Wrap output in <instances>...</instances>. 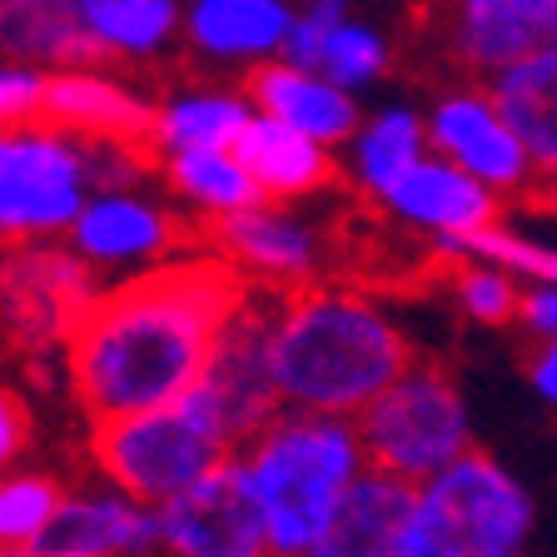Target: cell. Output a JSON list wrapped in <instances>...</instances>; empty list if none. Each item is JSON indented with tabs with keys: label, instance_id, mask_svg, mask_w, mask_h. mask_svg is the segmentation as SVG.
Segmentation results:
<instances>
[{
	"label": "cell",
	"instance_id": "1",
	"mask_svg": "<svg viewBox=\"0 0 557 557\" xmlns=\"http://www.w3.org/2000/svg\"><path fill=\"white\" fill-rule=\"evenodd\" d=\"M244 299L249 289L224 259H170L104 289L65 344L70 388L90 423L195 394Z\"/></svg>",
	"mask_w": 557,
	"mask_h": 557
},
{
	"label": "cell",
	"instance_id": "8",
	"mask_svg": "<svg viewBox=\"0 0 557 557\" xmlns=\"http://www.w3.org/2000/svg\"><path fill=\"white\" fill-rule=\"evenodd\" d=\"M100 269L70 249V239L5 244L0 255V329L21 348H65L75 324L85 319L100 284Z\"/></svg>",
	"mask_w": 557,
	"mask_h": 557
},
{
	"label": "cell",
	"instance_id": "16",
	"mask_svg": "<svg viewBox=\"0 0 557 557\" xmlns=\"http://www.w3.org/2000/svg\"><path fill=\"white\" fill-rule=\"evenodd\" d=\"M160 553V508L115 483L65 493L46 557H150Z\"/></svg>",
	"mask_w": 557,
	"mask_h": 557
},
{
	"label": "cell",
	"instance_id": "17",
	"mask_svg": "<svg viewBox=\"0 0 557 557\" xmlns=\"http://www.w3.org/2000/svg\"><path fill=\"white\" fill-rule=\"evenodd\" d=\"M249 100H255L259 115L299 129V135L319 139V145H329V150L348 145L363 125L359 95L344 90V85H334L329 75H319V70L294 65V60L255 65V75H249Z\"/></svg>",
	"mask_w": 557,
	"mask_h": 557
},
{
	"label": "cell",
	"instance_id": "19",
	"mask_svg": "<svg viewBox=\"0 0 557 557\" xmlns=\"http://www.w3.org/2000/svg\"><path fill=\"white\" fill-rule=\"evenodd\" d=\"M294 21L289 0H185V40L220 65L284 60Z\"/></svg>",
	"mask_w": 557,
	"mask_h": 557
},
{
	"label": "cell",
	"instance_id": "10",
	"mask_svg": "<svg viewBox=\"0 0 557 557\" xmlns=\"http://www.w3.org/2000/svg\"><path fill=\"white\" fill-rule=\"evenodd\" d=\"M274 289H249V299L234 309V319L224 324L220 344L209 354V369L199 379V394L220 408L230 438L249 443L274 413H284L274 379Z\"/></svg>",
	"mask_w": 557,
	"mask_h": 557
},
{
	"label": "cell",
	"instance_id": "29",
	"mask_svg": "<svg viewBox=\"0 0 557 557\" xmlns=\"http://www.w3.org/2000/svg\"><path fill=\"white\" fill-rule=\"evenodd\" d=\"M448 294L458 304V313L483 329L518 324L522 278L493 264V259H448Z\"/></svg>",
	"mask_w": 557,
	"mask_h": 557
},
{
	"label": "cell",
	"instance_id": "2",
	"mask_svg": "<svg viewBox=\"0 0 557 557\" xmlns=\"http://www.w3.org/2000/svg\"><path fill=\"white\" fill-rule=\"evenodd\" d=\"M408 363V334L369 294L324 284L278 294L274 379L284 408L359 418Z\"/></svg>",
	"mask_w": 557,
	"mask_h": 557
},
{
	"label": "cell",
	"instance_id": "35",
	"mask_svg": "<svg viewBox=\"0 0 557 557\" xmlns=\"http://www.w3.org/2000/svg\"><path fill=\"white\" fill-rule=\"evenodd\" d=\"M25 448H30V413L15 388H0V473H11Z\"/></svg>",
	"mask_w": 557,
	"mask_h": 557
},
{
	"label": "cell",
	"instance_id": "37",
	"mask_svg": "<svg viewBox=\"0 0 557 557\" xmlns=\"http://www.w3.org/2000/svg\"><path fill=\"white\" fill-rule=\"evenodd\" d=\"M537 205H543V214H553L557 220V174H543V185H537Z\"/></svg>",
	"mask_w": 557,
	"mask_h": 557
},
{
	"label": "cell",
	"instance_id": "25",
	"mask_svg": "<svg viewBox=\"0 0 557 557\" xmlns=\"http://www.w3.org/2000/svg\"><path fill=\"white\" fill-rule=\"evenodd\" d=\"M81 21L104 60H154L185 30L180 0H81Z\"/></svg>",
	"mask_w": 557,
	"mask_h": 557
},
{
	"label": "cell",
	"instance_id": "5",
	"mask_svg": "<svg viewBox=\"0 0 557 557\" xmlns=\"http://www.w3.org/2000/svg\"><path fill=\"white\" fill-rule=\"evenodd\" d=\"M239 453L220 408L205 394H185L164 408L125 413L90 429V458L104 483L135 493L139 503L164 508L170 498L189 493L199 478L224 468Z\"/></svg>",
	"mask_w": 557,
	"mask_h": 557
},
{
	"label": "cell",
	"instance_id": "24",
	"mask_svg": "<svg viewBox=\"0 0 557 557\" xmlns=\"http://www.w3.org/2000/svg\"><path fill=\"white\" fill-rule=\"evenodd\" d=\"M249 90H180L154 104V154H195V150H234L239 135L255 120Z\"/></svg>",
	"mask_w": 557,
	"mask_h": 557
},
{
	"label": "cell",
	"instance_id": "34",
	"mask_svg": "<svg viewBox=\"0 0 557 557\" xmlns=\"http://www.w3.org/2000/svg\"><path fill=\"white\" fill-rule=\"evenodd\" d=\"M518 329L533 338V344L557 338V284H522Z\"/></svg>",
	"mask_w": 557,
	"mask_h": 557
},
{
	"label": "cell",
	"instance_id": "36",
	"mask_svg": "<svg viewBox=\"0 0 557 557\" xmlns=\"http://www.w3.org/2000/svg\"><path fill=\"white\" fill-rule=\"evenodd\" d=\"M528 383H533V394L557 413V338H547V344L533 348V359H528Z\"/></svg>",
	"mask_w": 557,
	"mask_h": 557
},
{
	"label": "cell",
	"instance_id": "3",
	"mask_svg": "<svg viewBox=\"0 0 557 557\" xmlns=\"http://www.w3.org/2000/svg\"><path fill=\"white\" fill-rule=\"evenodd\" d=\"M244 483L264 512L269 557H304L319 533L338 518L344 498L369 473L359 423L354 418L284 408L244 443Z\"/></svg>",
	"mask_w": 557,
	"mask_h": 557
},
{
	"label": "cell",
	"instance_id": "26",
	"mask_svg": "<svg viewBox=\"0 0 557 557\" xmlns=\"http://www.w3.org/2000/svg\"><path fill=\"white\" fill-rule=\"evenodd\" d=\"M487 85L503 100L518 135L528 139L537 170L557 174V46L508 65L498 81H487Z\"/></svg>",
	"mask_w": 557,
	"mask_h": 557
},
{
	"label": "cell",
	"instance_id": "11",
	"mask_svg": "<svg viewBox=\"0 0 557 557\" xmlns=\"http://www.w3.org/2000/svg\"><path fill=\"white\" fill-rule=\"evenodd\" d=\"M164 557H269L264 512L244 483L239 458L199 478L189 493L160 508Z\"/></svg>",
	"mask_w": 557,
	"mask_h": 557
},
{
	"label": "cell",
	"instance_id": "15",
	"mask_svg": "<svg viewBox=\"0 0 557 557\" xmlns=\"http://www.w3.org/2000/svg\"><path fill=\"white\" fill-rule=\"evenodd\" d=\"M379 205L413 234H429L433 244H448V239H468V234L493 230L503 199L483 180H473L468 170H458L453 160L429 150Z\"/></svg>",
	"mask_w": 557,
	"mask_h": 557
},
{
	"label": "cell",
	"instance_id": "38",
	"mask_svg": "<svg viewBox=\"0 0 557 557\" xmlns=\"http://www.w3.org/2000/svg\"><path fill=\"white\" fill-rule=\"evenodd\" d=\"M0 557H46L40 547H0Z\"/></svg>",
	"mask_w": 557,
	"mask_h": 557
},
{
	"label": "cell",
	"instance_id": "21",
	"mask_svg": "<svg viewBox=\"0 0 557 557\" xmlns=\"http://www.w3.org/2000/svg\"><path fill=\"white\" fill-rule=\"evenodd\" d=\"M234 154L244 160V170L255 174L259 195L269 205H294V199H309L319 189L334 185V150L319 145V139L299 135V129L278 125L269 115H255L249 129L239 135Z\"/></svg>",
	"mask_w": 557,
	"mask_h": 557
},
{
	"label": "cell",
	"instance_id": "32",
	"mask_svg": "<svg viewBox=\"0 0 557 557\" xmlns=\"http://www.w3.org/2000/svg\"><path fill=\"white\" fill-rule=\"evenodd\" d=\"M46 95L50 70L25 65V60H0V129L46 120Z\"/></svg>",
	"mask_w": 557,
	"mask_h": 557
},
{
	"label": "cell",
	"instance_id": "9",
	"mask_svg": "<svg viewBox=\"0 0 557 557\" xmlns=\"http://www.w3.org/2000/svg\"><path fill=\"white\" fill-rule=\"evenodd\" d=\"M429 145L473 180H483L498 199H533L543 185L528 139L508 120L493 85H453L429 104Z\"/></svg>",
	"mask_w": 557,
	"mask_h": 557
},
{
	"label": "cell",
	"instance_id": "33",
	"mask_svg": "<svg viewBox=\"0 0 557 557\" xmlns=\"http://www.w3.org/2000/svg\"><path fill=\"white\" fill-rule=\"evenodd\" d=\"M348 15H354V0H309V5L299 11V21H294V35H289L284 60H294V65H313L319 46H324Z\"/></svg>",
	"mask_w": 557,
	"mask_h": 557
},
{
	"label": "cell",
	"instance_id": "22",
	"mask_svg": "<svg viewBox=\"0 0 557 557\" xmlns=\"http://www.w3.org/2000/svg\"><path fill=\"white\" fill-rule=\"evenodd\" d=\"M0 60L81 70L104 55L81 21V0H0Z\"/></svg>",
	"mask_w": 557,
	"mask_h": 557
},
{
	"label": "cell",
	"instance_id": "28",
	"mask_svg": "<svg viewBox=\"0 0 557 557\" xmlns=\"http://www.w3.org/2000/svg\"><path fill=\"white\" fill-rule=\"evenodd\" d=\"M60 508H65V487L55 483V473H40V468L0 473V547H40L46 553Z\"/></svg>",
	"mask_w": 557,
	"mask_h": 557
},
{
	"label": "cell",
	"instance_id": "18",
	"mask_svg": "<svg viewBox=\"0 0 557 557\" xmlns=\"http://www.w3.org/2000/svg\"><path fill=\"white\" fill-rule=\"evenodd\" d=\"M46 120L81 139H120V145H150L154 104L125 81L104 75L100 65L50 70Z\"/></svg>",
	"mask_w": 557,
	"mask_h": 557
},
{
	"label": "cell",
	"instance_id": "14",
	"mask_svg": "<svg viewBox=\"0 0 557 557\" xmlns=\"http://www.w3.org/2000/svg\"><path fill=\"white\" fill-rule=\"evenodd\" d=\"M448 46L478 81L557 46V0H448Z\"/></svg>",
	"mask_w": 557,
	"mask_h": 557
},
{
	"label": "cell",
	"instance_id": "30",
	"mask_svg": "<svg viewBox=\"0 0 557 557\" xmlns=\"http://www.w3.org/2000/svg\"><path fill=\"white\" fill-rule=\"evenodd\" d=\"M443 259H493L503 264L508 274H518L522 284H557V244L533 239L522 230H493L483 234H468V239H448V244H433Z\"/></svg>",
	"mask_w": 557,
	"mask_h": 557
},
{
	"label": "cell",
	"instance_id": "20",
	"mask_svg": "<svg viewBox=\"0 0 557 557\" xmlns=\"http://www.w3.org/2000/svg\"><path fill=\"white\" fill-rule=\"evenodd\" d=\"M408 518H413V483L369 468L304 557H404Z\"/></svg>",
	"mask_w": 557,
	"mask_h": 557
},
{
	"label": "cell",
	"instance_id": "6",
	"mask_svg": "<svg viewBox=\"0 0 557 557\" xmlns=\"http://www.w3.org/2000/svg\"><path fill=\"white\" fill-rule=\"evenodd\" d=\"M369 468L404 483H429L473 453V413L443 363H408L359 418Z\"/></svg>",
	"mask_w": 557,
	"mask_h": 557
},
{
	"label": "cell",
	"instance_id": "12",
	"mask_svg": "<svg viewBox=\"0 0 557 557\" xmlns=\"http://www.w3.org/2000/svg\"><path fill=\"white\" fill-rule=\"evenodd\" d=\"M65 239L100 274H145L170 264L180 224L170 205L150 199L145 189H95Z\"/></svg>",
	"mask_w": 557,
	"mask_h": 557
},
{
	"label": "cell",
	"instance_id": "31",
	"mask_svg": "<svg viewBox=\"0 0 557 557\" xmlns=\"http://www.w3.org/2000/svg\"><path fill=\"white\" fill-rule=\"evenodd\" d=\"M309 70H319V75H329L334 85L359 95V90H369V85L383 81V70H388V40H383L379 25L348 15L324 46H319V55H313Z\"/></svg>",
	"mask_w": 557,
	"mask_h": 557
},
{
	"label": "cell",
	"instance_id": "7",
	"mask_svg": "<svg viewBox=\"0 0 557 557\" xmlns=\"http://www.w3.org/2000/svg\"><path fill=\"white\" fill-rule=\"evenodd\" d=\"M90 195V139L50 120L0 129V244L65 239Z\"/></svg>",
	"mask_w": 557,
	"mask_h": 557
},
{
	"label": "cell",
	"instance_id": "27",
	"mask_svg": "<svg viewBox=\"0 0 557 557\" xmlns=\"http://www.w3.org/2000/svg\"><path fill=\"white\" fill-rule=\"evenodd\" d=\"M164 185L174 189V199L195 214H205L209 224L234 220L244 209L264 205L255 174L244 170V160L234 150H195V154H170L164 160Z\"/></svg>",
	"mask_w": 557,
	"mask_h": 557
},
{
	"label": "cell",
	"instance_id": "13",
	"mask_svg": "<svg viewBox=\"0 0 557 557\" xmlns=\"http://www.w3.org/2000/svg\"><path fill=\"white\" fill-rule=\"evenodd\" d=\"M214 239H220L224 259L239 274H249L259 289H274V294L309 289L319 264H324L319 230L309 220H299L289 205H269V199L234 214V220H220Z\"/></svg>",
	"mask_w": 557,
	"mask_h": 557
},
{
	"label": "cell",
	"instance_id": "23",
	"mask_svg": "<svg viewBox=\"0 0 557 557\" xmlns=\"http://www.w3.org/2000/svg\"><path fill=\"white\" fill-rule=\"evenodd\" d=\"M348 160V180L363 189L369 199H383L388 189L413 170L429 145V110H413V104H383L373 115H363L359 135L344 145Z\"/></svg>",
	"mask_w": 557,
	"mask_h": 557
},
{
	"label": "cell",
	"instance_id": "4",
	"mask_svg": "<svg viewBox=\"0 0 557 557\" xmlns=\"http://www.w3.org/2000/svg\"><path fill=\"white\" fill-rule=\"evenodd\" d=\"M537 503L508 463L473 448L413 487L404 557H528Z\"/></svg>",
	"mask_w": 557,
	"mask_h": 557
}]
</instances>
